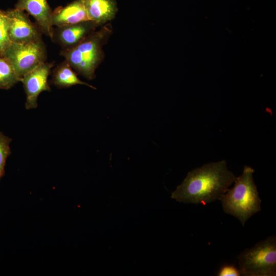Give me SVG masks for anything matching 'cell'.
Instances as JSON below:
<instances>
[{
  "instance_id": "1",
  "label": "cell",
  "mask_w": 276,
  "mask_h": 276,
  "mask_svg": "<svg viewBox=\"0 0 276 276\" xmlns=\"http://www.w3.org/2000/svg\"><path fill=\"white\" fill-rule=\"evenodd\" d=\"M236 178L225 160L207 163L189 172L171 197L179 202L205 205L218 200Z\"/></svg>"
},
{
  "instance_id": "2",
  "label": "cell",
  "mask_w": 276,
  "mask_h": 276,
  "mask_svg": "<svg viewBox=\"0 0 276 276\" xmlns=\"http://www.w3.org/2000/svg\"><path fill=\"white\" fill-rule=\"evenodd\" d=\"M254 171L251 167L245 166L242 174L236 177L234 187L218 198L224 213L236 217L243 226L261 210V199L253 177Z\"/></svg>"
},
{
  "instance_id": "3",
  "label": "cell",
  "mask_w": 276,
  "mask_h": 276,
  "mask_svg": "<svg viewBox=\"0 0 276 276\" xmlns=\"http://www.w3.org/2000/svg\"><path fill=\"white\" fill-rule=\"evenodd\" d=\"M107 31L105 28L93 32L74 47L62 50L60 55L77 73L87 79H93L101 61L102 44Z\"/></svg>"
},
{
  "instance_id": "4",
  "label": "cell",
  "mask_w": 276,
  "mask_h": 276,
  "mask_svg": "<svg viewBox=\"0 0 276 276\" xmlns=\"http://www.w3.org/2000/svg\"><path fill=\"white\" fill-rule=\"evenodd\" d=\"M238 270L244 276L276 275V237H268L237 257Z\"/></svg>"
},
{
  "instance_id": "5",
  "label": "cell",
  "mask_w": 276,
  "mask_h": 276,
  "mask_svg": "<svg viewBox=\"0 0 276 276\" xmlns=\"http://www.w3.org/2000/svg\"><path fill=\"white\" fill-rule=\"evenodd\" d=\"M3 56L10 62L21 80L39 64L45 62L47 54L41 39L21 43L11 42Z\"/></svg>"
},
{
  "instance_id": "6",
  "label": "cell",
  "mask_w": 276,
  "mask_h": 276,
  "mask_svg": "<svg viewBox=\"0 0 276 276\" xmlns=\"http://www.w3.org/2000/svg\"><path fill=\"white\" fill-rule=\"evenodd\" d=\"M53 66V63L42 62L21 79L20 82L23 84L26 95V109L36 108L38 106L37 99L40 94L44 91H51L48 79Z\"/></svg>"
},
{
  "instance_id": "7",
  "label": "cell",
  "mask_w": 276,
  "mask_h": 276,
  "mask_svg": "<svg viewBox=\"0 0 276 276\" xmlns=\"http://www.w3.org/2000/svg\"><path fill=\"white\" fill-rule=\"evenodd\" d=\"M7 12L8 36L11 42L21 43L41 39V31L37 24L31 21L28 13L15 8Z\"/></svg>"
},
{
  "instance_id": "8",
  "label": "cell",
  "mask_w": 276,
  "mask_h": 276,
  "mask_svg": "<svg viewBox=\"0 0 276 276\" xmlns=\"http://www.w3.org/2000/svg\"><path fill=\"white\" fill-rule=\"evenodd\" d=\"M14 8L32 16L42 33L53 39V11L47 0H17Z\"/></svg>"
},
{
  "instance_id": "9",
  "label": "cell",
  "mask_w": 276,
  "mask_h": 276,
  "mask_svg": "<svg viewBox=\"0 0 276 276\" xmlns=\"http://www.w3.org/2000/svg\"><path fill=\"white\" fill-rule=\"evenodd\" d=\"M97 25L91 21L57 27L52 40L58 43L62 50L74 47L94 32Z\"/></svg>"
},
{
  "instance_id": "10",
  "label": "cell",
  "mask_w": 276,
  "mask_h": 276,
  "mask_svg": "<svg viewBox=\"0 0 276 276\" xmlns=\"http://www.w3.org/2000/svg\"><path fill=\"white\" fill-rule=\"evenodd\" d=\"M90 21L81 0H75L53 11L52 24L57 27Z\"/></svg>"
},
{
  "instance_id": "11",
  "label": "cell",
  "mask_w": 276,
  "mask_h": 276,
  "mask_svg": "<svg viewBox=\"0 0 276 276\" xmlns=\"http://www.w3.org/2000/svg\"><path fill=\"white\" fill-rule=\"evenodd\" d=\"M90 21L97 26L110 20L118 10L115 0H81Z\"/></svg>"
},
{
  "instance_id": "12",
  "label": "cell",
  "mask_w": 276,
  "mask_h": 276,
  "mask_svg": "<svg viewBox=\"0 0 276 276\" xmlns=\"http://www.w3.org/2000/svg\"><path fill=\"white\" fill-rule=\"evenodd\" d=\"M52 84L59 88H68L77 84L84 85L93 89L96 88L80 80L76 73L65 60L58 64L53 71Z\"/></svg>"
},
{
  "instance_id": "13",
  "label": "cell",
  "mask_w": 276,
  "mask_h": 276,
  "mask_svg": "<svg viewBox=\"0 0 276 276\" xmlns=\"http://www.w3.org/2000/svg\"><path fill=\"white\" fill-rule=\"evenodd\" d=\"M20 81L10 62L0 55V89H10Z\"/></svg>"
},
{
  "instance_id": "14",
  "label": "cell",
  "mask_w": 276,
  "mask_h": 276,
  "mask_svg": "<svg viewBox=\"0 0 276 276\" xmlns=\"http://www.w3.org/2000/svg\"><path fill=\"white\" fill-rule=\"evenodd\" d=\"M8 26L7 11L0 10V55L2 56L11 42L8 36Z\"/></svg>"
},
{
  "instance_id": "15",
  "label": "cell",
  "mask_w": 276,
  "mask_h": 276,
  "mask_svg": "<svg viewBox=\"0 0 276 276\" xmlns=\"http://www.w3.org/2000/svg\"><path fill=\"white\" fill-rule=\"evenodd\" d=\"M12 139L0 131V180L5 174V167L8 157L11 154Z\"/></svg>"
},
{
  "instance_id": "16",
  "label": "cell",
  "mask_w": 276,
  "mask_h": 276,
  "mask_svg": "<svg viewBox=\"0 0 276 276\" xmlns=\"http://www.w3.org/2000/svg\"><path fill=\"white\" fill-rule=\"evenodd\" d=\"M218 276H239V270L234 265H224L222 266L217 274Z\"/></svg>"
}]
</instances>
